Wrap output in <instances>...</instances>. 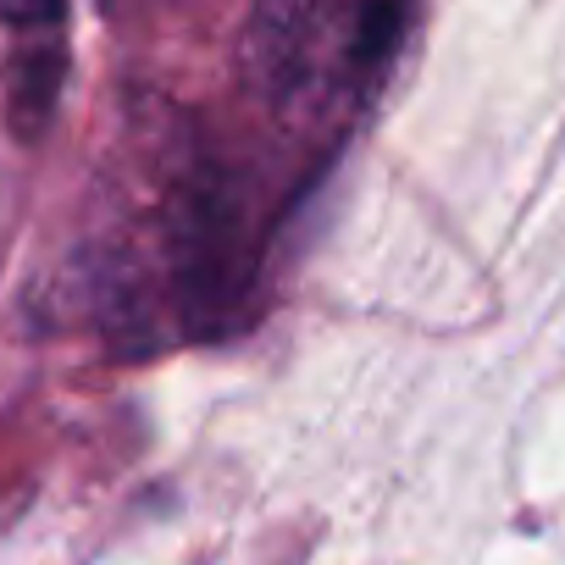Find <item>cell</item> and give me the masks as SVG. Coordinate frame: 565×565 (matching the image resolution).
<instances>
[{
	"label": "cell",
	"instance_id": "6da1fadb",
	"mask_svg": "<svg viewBox=\"0 0 565 565\" xmlns=\"http://www.w3.org/2000/svg\"><path fill=\"white\" fill-rule=\"evenodd\" d=\"M411 0H260L244 34V78L282 117L344 111L399 51Z\"/></svg>",
	"mask_w": 565,
	"mask_h": 565
},
{
	"label": "cell",
	"instance_id": "7a4b0ae2",
	"mask_svg": "<svg viewBox=\"0 0 565 565\" xmlns=\"http://www.w3.org/2000/svg\"><path fill=\"white\" fill-rule=\"evenodd\" d=\"M62 7L67 0H0V23H12L29 40H51L62 29Z\"/></svg>",
	"mask_w": 565,
	"mask_h": 565
}]
</instances>
